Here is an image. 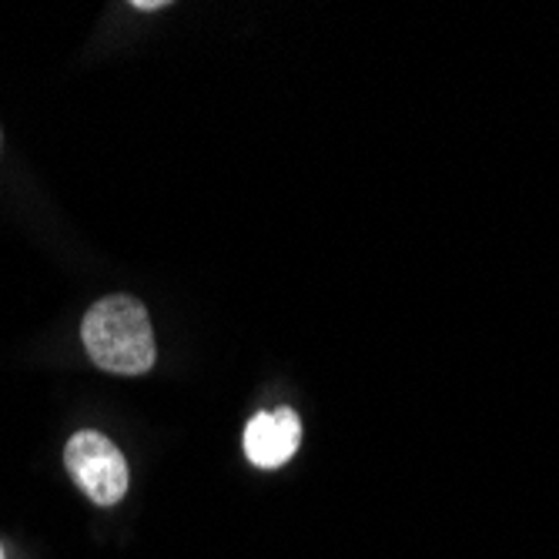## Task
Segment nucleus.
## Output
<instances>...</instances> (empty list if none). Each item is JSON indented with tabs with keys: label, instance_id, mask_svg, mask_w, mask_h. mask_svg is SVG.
Listing matches in <instances>:
<instances>
[{
	"label": "nucleus",
	"instance_id": "1",
	"mask_svg": "<svg viewBox=\"0 0 559 559\" xmlns=\"http://www.w3.org/2000/svg\"><path fill=\"white\" fill-rule=\"evenodd\" d=\"M84 348L105 372L141 376L155 366V332L144 305L131 295H111L91 305L81 325Z\"/></svg>",
	"mask_w": 559,
	"mask_h": 559
},
{
	"label": "nucleus",
	"instance_id": "2",
	"mask_svg": "<svg viewBox=\"0 0 559 559\" xmlns=\"http://www.w3.org/2000/svg\"><path fill=\"white\" fill-rule=\"evenodd\" d=\"M64 466L78 489L97 502V506H115L128 492V463L121 449L100 432H78L68 439L64 449Z\"/></svg>",
	"mask_w": 559,
	"mask_h": 559
},
{
	"label": "nucleus",
	"instance_id": "3",
	"mask_svg": "<svg viewBox=\"0 0 559 559\" xmlns=\"http://www.w3.org/2000/svg\"><path fill=\"white\" fill-rule=\"evenodd\" d=\"M301 442V423L295 409L282 405L275 413H259L245 429V455L262 469L285 466Z\"/></svg>",
	"mask_w": 559,
	"mask_h": 559
},
{
	"label": "nucleus",
	"instance_id": "4",
	"mask_svg": "<svg viewBox=\"0 0 559 559\" xmlns=\"http://www.w3.org/2000/svg\"><path fill=\"white\" fill-rule=\"evenodd\" d=\"M165 8V0H138L134 11H162Z\"/></svg>",
	"mask_w": 559,
	"mask_h": 559
},
{
	"label": "nucleus",
	"instance_id": "5",
	"mask_svg": "<svg viewBox=\"0 0 559 559\" xmlns=\"http://www.w3.org/2000/svg\"><path fill=\"white\" fill-rule=\"evenodd\" d=\"M0 559H4V549H0Z\"/></svg>",
	"mask_w": 559,
	"mask_h": 559
}]
</instances>
